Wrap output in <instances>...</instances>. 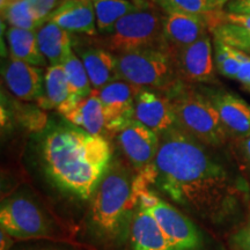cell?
I'll list each match as a JSON object with an SVG mask.
<instances>
[{
  "instance_id": "obj_20",
  "label": "cell",
  "mask_w": 250,
  "mask_h": 250,
  "mask_svg": "<svg viewBox=\"0 0 250 250\" xmlns=\"http://www.w3.org/2000/svg\"><path fill=\"white\" fill-rule=\"evenodd\" d=\"M36 36L41 51L49 62L50 66L62 65L67 56L73 51L74 43L72 34L51 21H46L39 30H36Z\"/></svg>"
},
{
  "instance_id": "obj_35",
  "label": "cell",
  "mask_w": 250,
  "mask_h": 250,
  "mask_svg": "<svg viewBox=\"0 0 250 250\" xmlns=\"http://www.w3.org/2000/svg\"><path fill=\"white\" fill-rule=\"evenodd\" d=\"M228 1H229V0H218V5H219V7L223 8V6L226 5Z\"/></svg>"
},
{
  "instance_id": "obj_16",
  "label": "cell",
  "mask_w": 250,
  "mask_h": 250,
  "mask_svg": "<svg viewBox=\"0 0 250 250\" xmlns=\"http://www.w3.org/2000/svg\"><path fill=\"white\" fill-rule=\"evenodd\" d=\"M220 115L225 129L237 139L250 138V104L226 90H204Z\"/></svg>"
},
{
  "instance_id": "obj_27",
  "label": "cell",
  "mask_w": 250,
  "mask_h": 250,
  "mask_svg": "<svg viewBox=\"0 0 250 250\" xmlns=\"http://www.w3.org/2000/svg\"><path fill=\"white\" fill-rule=\"evenodd\" d=\"M158 5L166 14L184 13L203 15L218 9L212 6L208 0H151Z\"/></svg>"
},
{
  "instance_id": "obj_10",
  "label": "cell",
  "mask_w": 250,
  "mask_h": 250,
  "mask_svg": "<svg viewBox=\"0 0 250 250\" xmlns=\"http://www.w3.org/2000/svg\"><path fill=\"white\" fill-rule=\"evenodd\" d=\"M140 89L127 81L117 79L94 90L103 104L110 137L117 136L125 125L133 120L134 101Z\"/></svg>"
},
{
  "instance_id": "obj_6",
  "label": "cell",
  "mask_w": 250,
  "mask_h": 250,
  "mask_svg": "<svg viewBox=\"0 0 250 250\" xmlns=\"http://www.w3.org/2000/svg\"><path fill=\"white\" fill-rule=\"evenodd\" d=\"M165 15L152 8L125 15L108 34L99 40V46L115 56L142 49L167 46L164 39Z\"/></svg>"
},
{
  "instance_id": "obj_24",
  "label": "cell",
  "mask_w": 250,
  "mask_h": 250,
  "mask_svg": "<svg viewBox=\"0 0 250 250\" xmlns=\"http://www.w3.org/2000/svg\"><path fill=\"white\" fill-rule=\"evenodd\" d=\"M1 14L9 27L20 29L36 31L46 22L35 13L27 0H13L1 6Z\"/></svg>"
},
{
  "instance_id": "obj_23",
  "label": "cell",
  "mask_w": 250,
  "mask_h": 250,
  "mask_svg": "<svg viewBox=\"0 0 250 250\" xmlns=\"http://www.w3.org/2000/svg\"><path fill=\"white\" fill-rule=\"evenodd\" d=\"M93 5L95 11L96 27L102 35L108 34L125 15L139 9H146L130 0H93Z\"/></svg>"
},
{
  "instance_id": "obj_14",
  "label": "cell",
  "mask_w": 250,
  "mask_h": 250,
  "mask_svg": "<svg viewBox=\"0 0 250 250\" xmlns=\"http://www.w3.org/2000/svg\"><path fill=\"white\" fill-rule=\"evenodd\" d=\"M45 72L9 56L2 65V79L9 92L22 101H39L43 93Z\"/></svg>"
},
{
  "instance_id": "obj_33",
  "label": "cell",
  "mask_w": 250,
  "mask_h": 250,
  "mask_svg": "<svg viewBox=\"0 0 250 250\" xmlns=\"http://www.w3.org/2000/svg\"><path fill=\"white\" fill-rule=\"evenodd\" d=\"M12 245H13V237L1 230V250H9Z\"/></svg>"
},
{
  "instance_id": "obj_17",
  "label": "cell",
  "mask_w": 250,
  "mask_h": 250,
  "mask_svg": "<svg viewBox=\"0 0 250 250\" xmlns=\"http://www.w3.org/2000/svg\"><path fill=\"white\" fill-rule=\"evenodd\" d=\"M48 21L71 34L95 36L98 34L93 0H62Z\"/></svg>"
},
{
  "instance_id": "obj_19",
  "label": "cell",
  "mask_w": 250,
  "mask_h": 250,
  "mask_svg": "<svg viewBox=\"0 0 250 250\" xmlns=\"http://www.w3.org/2000/svg\"><path fill=\"white\" fill-rule=\"evenodd\" d=\"M130 240L132 250H173L153 214L139 206L131 225Z\"/></svg>"
},
{
  "instance_id": "obj_5",
  "label": "cell",
  "mask_w": 250,
  "mask_h": 250,
  "mask_svg": "<svg viewBox=\"0 0 250 250\" xmlns=\"http://www.w3.org/2000/svg\"><path fill=\"white\" fill-rule=\"evenodd\" d=\"M118 79L142 89L167 94L179 83L175 58L167 46L142 49L116 56Z\"/></svg>"
},
{
  "instance_id": "obj_30",
  "label": "cell",
  "mask_w": 250,
  "mask_h": 250,
  "mask_svg": "<svg viewBox=\"0 0 250 250\" xmlns=\"http://www.w3.org/2000/svg\"><path fill=\"white\" fill-rule=\"evenodd\" d=\"M236 80L239 81L248 92H250V56L248 54L243 56L241 61V67H240Z\"/></svg>"
},
{
  "instance_id": "obj_2",
  "label": "cell",
  "mask_w": 250,
  "mask_h": 250,
  "mask_svg": "<svg viewBox=\"0 0 250 250\" xmlns=\"http://www.w3.org/2000/svg\"><path fill=\"white\" fill-rule=\"evenodd\" d=\"M42 160L46 175L61 191L87 201L110 168L111 144L78 126L59 125L43 139Z\"/></svg>"
},
{
  "instance_id": "obj_13",
  "label": "cell",
  "mask_w": 250,
  "mask_h": 250,
  "mask_svg": "<svg viewBox=\"0 0 250 250\" xmlns=\"http://www.w3.org/2000/svg\"><path fill=\"white\" fill-rule=\"evenodd\" d=\"M133 120L161 136L176 125L170 100L165 93L140 89L134 101Z\"/></svg>"
},
{
  "instance_id": "obj_25",
  "label": "cell",
  "mask_w": 250,
  "mask_h": 250,
  "mask_svg": "<svg viewBox=\"0 0 250 250\" xmlns=\"http://www.w3.org/2000/svg\"><path fill=\"white\" fill-rule=\"evenodd\" d=\"M70 88V98H83L93 93V87L83 62L76 52L72 51L62 64Z\"/></svg>"
},
{
  "instance_id": "obj_26",
  "label": "cell",
  "mask_w": 250,
  "mask_h": 250,
  "mask_svg": "<svg viewBox=\"0 0 250 250\" xmlns=\"http://www.w3.org/2000/svg\"><path fill=\"white\" fill-rule=\"evenodd\" d=\"M213 58L215 70L221 76L236 80L240 67H241V62L237 58L235 48H232L214 39Z\"/></svg>"
},
{
  "instance_id": "obj_4",
  "label": "cell",
  "mask_w": 250,
  "mask_h": 250,
  "mask_svg": "<svg viewBox=\"0 0 250 250\" xmlns=\"http://www.w3.org/2000/svg\"><path fill=\"white\" fill-rule=\"evenodd\" d=\"M166 95L170 100L177 126L208 147H220L227 143L229 133L205 92L181 83Z\"/></svg>"
},
{
  "instance_id": "obj_15",
  "label": "cell",
  "mask_w": 250,
  "mask_h": 250,
  "mask_svg": "<svg viewBox=\"0 0 250 250\" xmlns=\"http://www.w3.org/2000/svg\"><path fill=\"white\" fill-rule=\"evenodd\" d=\"M210 33L205 14H166L164 20V39L171 54L191 45Z\"/></svg>"
},
{
  "instance_id": "obj_32",
  "label": "cell",
  "mask_w": 250,
  "mask_h": 250,
  "mask_svg": "<svg viewBox=\"0 0 250 250\" xmlns=\"http://www.w3.org/2000/svg\"><path fill=\"white\" fill-rule=\"evenodd\" d=\"M240 148H241L242 156L245 159L247 167L250 170V138L240 139Z\"/></svg>"
},
{
  "instance_id": "obj_12",
  "label": "cell",
  "mask_w": 250,
  "mask_h": 250,
  "mask_svg": "<svg viewBox=\"0 0 250 250\" xmlns=\"http://www.w3.org/2000/svg\"><path fill=\"white\" fill-rule=\"evenodd\" d=\"M57 111L68 123L93 136L111 138L103 104L94 90L88 96L70 98L58 107Z\"/></svg>"
},
{
  "instance_id": "obj_28",
  "label": "cell",
  "mask_w": 250,
  "mask_h": 250,
  "mask_svg": "<svg viewBox=\"0 0 250 250\" xmlns=\"http://www.w3.org/2000/svg\"><path fill=\"white\" fill-rule=\"evenodd\" d=\"M27 1L40 18L48 21L50 14L58 7L62 0H27Z\"/></svg>"
},
{
  "instance_id": "obj_34",
  "label": "cell",
  "mask_w": 250,
  "mask_h": 250,
  "mask_svg": "<svg viewBox=\"0 0 250 250\" xmlns=\"http://www.w3.org/2000/svg\"><path fill=\"white\" fill-rule=\"evenodd\" d=\"M130 1H132L136 5H138V6H140V7L146 8V9L152 8V6H153V2L151 1V0H130Z\"/></svg>"
},
{
  "instance_id": "obj_8",
  "label": "cell",
  "mask_w": 250,
  "mask_h": 250,
  "mask_svg": "<svg viewBox=\"0 0 250 250\" xmlns=\"http://www.w3.org/2000/svg\"><path fill=\"white\" fill-rule=\"evenodd\" d=\"M174 58L180 83L189 86L215 83L213 46L210 34L175 52Z\"/></svg>"
},
{
  "instance_id": "obj_31",
  "label": "cell",
  "mask_w": 250,
  "mask_h": 250,
  "mask_svg": "<svg viewBox=\"0 0 250 250\" xmlns=\"http://www.w3.org/2000/svg\"><path fill=\"white\" fill-rule=\"evenodd\" d=\"M225 11L228 13L250 15V0H229Z\"/></svg>"
},
{
  "instance_id": "obj_11",
  "label": "cell",
  "mask_w": 250,
  "mask_h": 250,
  "mask_svg": "<svg viewBox=\"0 0 250 250\" xmlns=\"http://www.w3.org/2000/svg\"><path fill=\"white\" fill-rule=\"evenodd\" d=\"M116 137L122 152L138 173L154 162L160 147V137L154 131L132 120Z\"/></svg>"
},
{
  "instance_id": "obj_36",
  "label": "cell",
  "mask_w": 250,
  "mask_h": 250,
  "mask_svg": "<svg viewBox=\"0 0 250 250\" xmlns=\"http://www.w3.org/2000/svg\"><path fill=\"white\" fill-rule=\"evenodd\" d=\"M208 2H210V4L213 6V7H215V8H220L219 7V5H218V0H208Z\"/></svg>"
},
{
  "instance_id": "obj_22",
  "label": "cell",
  "mask_w": 250,
  "mask_h": 250,
  "mask_svg": "<svg viewBox=\"0 0 250 250\" xmlns=\"http://www.w3.org/2000/svg\"><path fill=\"white\" fill-rule=\"evenodd\" d=\"M71 93L62 65L46 67L43 93L37 104L42 109H58L70 99Z\"/></svg>"
},
{
  "instance_id": "obj_7",
  "label": "cell",
  "mask_w": 250,
  "mask_h": 250,
  "mask_svg": "<svg viewBox=\"0 0 250 250\" xmlns=\"http://www.w3.org/2000/svg\"><path fill=\"white\" fill-rule=\"evenodd\" d=\"M0 227L13 239H35L51 233V224L41 208L26 196L17 195L2 202Z\"/></svg>"
},
{
  "instance_id": "obj_18",
  "label": "cell",
  "mask_w": 250,
  "mask_h": 250,
  "mask_svg": "<svg viewBox=\"0 0 250 250\" xmlns=\"http://www.w3.org/2000/svg\"><path fill=\"white\" fill-rule=\"evenodd\" d=\"M88 74L94 90L118 79L116 56L101 46H85L77 50Z\"/></svg>"
},
{
  "instance_id": "obj_1",
  "label": "cell",
  "mask_w": 250,
  "mask_h": 250,
  "mask_svg": "<svg viewBox=\"0 0 250 250\" xmlns=\"http://www.w3.org/2000/svg\"><path fill=\"white\" fill-rule=\"evenodd\" d=\"M159 137L155 160L144 169L151 186L212 223L235 214L245 187L208 153V146L177 125Z\"/></svg>"
},
{
  "instance_id": "obj_21",
  "label": "cell",
  "mask_w": 250,
  "mask_h": 250,
  "mask_svg": "<svg viewBox=\"0 0 250 250\" xmlns=\"http://www.w3.org/2000/svg\"><path fill=\"white\" fill-rule=\"evenodd\" d=\"M9 56L36 67L46 66V61L41 51L36 31L9 27L6 31Z\"/></svg>"
},
{
  "instance_id": "obj_3",
  "label": "cell",
  "mask_w": 250,
  "mask_h": 250,
  "mask_svg": "<svg viewBox=\"0 0 250 250\" xmlns=\"http://www.w3.org/2000/svg\"><path fill=\"white\" fill-rule=\"evenodd\" d=\"M134 179L136 175H131L120 161H112L90 198V228L105 243L122 245L130 236L139 201Z\"/></svg>"
},
{
  "instance_id": "obj_9",
  "label": "cell",
  "mask_w": 250,
  "mask_h": 250,
  "mask_svg": "<svg viewBox=\"0 0 250 250\" xmlns=\"http://www.w3.org/2000/svg\"><path fill=\"white\" fill-rule=\"evenodd\" d=\"M147 211L158 221L173 250H201V233L186 214L161 198Z\"/></svg>"
},
{
  "instance_id": "obj_37",
  "label": "cell",
  "mask_w": 250,
  "mask_h": 250,
  "mask_svg": "<svg viewBox=\"0 0 250 250\" xmlns=\"http://www.w3.org/2000/svg\"><path fill=\"white\" fill-rule=\"evenodd\" d=\"M42 250H52V249H42Z\"/></svg>"
},
{
  "instance_id": "obj_29",
  "label": "cell",
  "mask_w": 250,
  "mask_h": 250,
  "mask_svg": "<svg viewBox=\"0 0 250 250\" xmlns=\"http://www.w3.org/2000/svg\"><path fill=\"white\" fill-rule=\"evenodd\" d=\"M232 243L239 250H250V221L234 234Z\"/></svg>"
}]
</instances>
